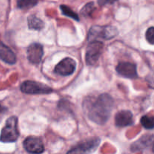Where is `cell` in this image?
<instances>
[{
    "instance_id": "cell-1",
    "label": "cell",
    "mask_w": 154,
    "mask_h": 154,
    "mask_svg": "<svg viewBox=\"0 0 154 154\" xmlns=\"http://www.w3.org/2000/svg\"><path fill=\"white\" fill-rule=\"evenodd\" d=\"M114 105L111 96L102 94L94 99L86 100L84 107L87 108L88 117L92 121L99 125L105 124L109 119Z\"/></svg>"
},
{
    "instance_id": "cell-2",
    "label": "cell",
    "mask_w": 154,
    "mask_h": 154,
    "mask_svg": "<svg viewBox=\"0 0 154 154\" xmlns=\"http://www.w3.org/2000/svg\"><path fill=\"white\" fill-rule=\"evenodd\" d=\"M17 123L18 120L16 117H11L8 119L0 135V141L2 142H14L17 140L20 135Z\"/></svg>"
},
{
    "instance_id": "cell-3",
    "label": "cell",
    "mask_w": 154,
    "mask_h": 154,
    "mask_svg": "<svg viewBox=\"0 0 154 154\" xmlns=\"http://www.w3.org/2000/svg\"><path fill=\"white\" fill-rule=\"evenodd\" d=\"M117 29L114 26H93L89 32L88 38L91 42L96 41L97 38L111 39L117 35Z\"/></svg>"
},
{
    "instance_id": "cell-4",
    "label": "cell",
    "mask_w": 154,
    "mask_h": 154,
    "mask_svg": "<svg viewBox=\"0 0 154 154\" xmlns=\"http://www.w3.org/2000/svg\"><path fill=\"white\" fill-rule=\"evenodd\" d=\"M23 93L26 94H48L53 92V90L48 86L35 81H26L20 86Z\"/></svg>"
},
{
    "instance_id": "cell-5",
    "label": "cell",
    "mask_w": 154,
    "mask_h": 154,
    "mask_svg": "<svg viewBox=\"0 0 154 154\" xmlns=\"http://www.w3.org/2000/svg\"><path fill=\"white\" fill-rule=\"evenodd\" d=\"M103 49V43L99 41H93L89 44L86 53V62L88 65L94 66L99 61Z\"/></svg>"
},
{
    "instance_id": "cell-6",
    "label": "cell",
    "mask_w": 154,
    "mask_h": 154,
    "mask_svg": "<svg viewBox=\"0 0 154 154\" xmlns=\"http://www.w3.org/2000/svg\"><path fill=\"white\" fill-rule=\"evenodd\" d=\"M76 69V62L72 59L67 57L60 61L56 66L54 72L62 76H69L74 73Z\"/></svg>"
},
{
    "instance_id": "cell-7",
    "label": "cell",
    "mask_w": 154,
    "mask_h": 154,
    "mask_svg": "<svg viewBox=\"0 0 154 154\" xmlns=\"http://www.w3.org/2000/svg\"><path fill=\"white\" fill-rule=\"evenodd\" d=\"M43 54V46L40 44H32L27 49V58L33 64H39L42 60Z\"/></svg>"
},
{
    "instance_id": "cell-8",
    "label": "cell",
    "mask_w": 154,
    "mask_h": 154,
    "mask_svg": "<svg viewBox=\"0 0 154 154\" xmlns=\"http://www.w3.org/2000/svg\"><path fill=\"white\" fill-rule=\"evenodd\" d=\"M23 147L27 152L31 153H41L45 147L42 140L35 137H29L24 141Z\"/></svg>"
},
{
    "instance_id": "cell-9",
    "label": "cell",
    "mask_w": 154,
    "mask_h": 154,
    "mask_svg": "<svg viewBox=\"0 0 154 154\" xmlns=\"http://www.w3.org/2000/svg\"><path fill=\"white\" fill-rule=\"evenodd\" d=\"M116 69L120 75L126 78H135L138 77L136 66L133 63H126V62L120 63Z\"/></svg>"
},
{
    "instance_id": "cell-10",
    "label": "cell",
    "mask_w": 154,
    "mask_h": 154,
    "mask_svg": "<svg viewBox=\"0 0 154 154\" xmlns=\"http://www.w3.org/2000/svg\"><path fill=\"white\" fill-rule=\"evenodd\" d=\"M100 140L99 138H94V139L89 140L87 141H84V142L81 143L77 147H74L71 150H69L68 153H88V152H91L96 149L98 145L99 144Z\"/></svg>"
},
{
    "instance_id": "cell-11",
    "label": "cell",
    "mask_w": 154,
    "mask_h": 154,
    "mask_svg": "<svg viewBox=\"0 0 154 154\" xmlns=\"http://www.w3.org/2000/svg\"><path fill=\"white\" fill-rule=\"evenodd\" d=\"M133 123V115L129 111H119L115 115V124L119 127L130 126Z\"/></svg>"
},
{
    "instance_id": "cell-12",
    "label": "cell",
    "mask_w": 154,
    "mask_h": 154,
    "mask_svg": "<svg viewBox=\"0 0 154 154\" xmlns=\"http://www.w3.org/2000/svg\"><path fill=\"white\" fill-rule=\"evenodd\" d=\"M0 59L8 64H14L17 61L16 56L13 51L4 43L0 42Z\"/></svg>"
},
{
    "instance_id": "cell-13",
    "label": "cell",
    "mask_w": 154,
    "mask_h": 154,
    "mask_svg": "<svg viewBox=\"0 0 154 154\" xmlns=\"http://www.w3.org/2000/svg\"><path fill=\"white\" fill-rule=\"evenodd\" d=\"M45 26L43 21L38 18L37 17L32 15L28 17V26L30 29L40 30Z\"/></svg>"
},
{
    "instance_id": "cell-14",
    "label": "cell",
    "mask_w": 154,
    "mask_h": 154,
    "mask_svg": "<svg viewBox=\"0 0 154 154\" xmlns=\"http://www.w3.org/2000/svg\"><path fill=\"white\" fill-rule=\"evenodd\" d=\"M141 123L145 129H154V116L144 115L141 117Z\"/></svg>"
},
{
    "instance_id": "cell-15",
    "label": "cell",
    "mask_w": 154,
    "mask_h": 154,
    "mask_svg": "<svg viewBox=\"0 0 154 154\" xmlns=\"http://www.w3.org/2000/svg\"><path fill=\"white\" fill-rule=\"evenodd\" d=\"M38 0H17V7L20 9H28L37 5Z\"/></svg>"
},
{
    "instance_id": "cell-16",
    "label": "cell",
    "mask_w": 154,
    "mask_h": 154,
    "mask_svg": "<svg viewBox=\"0 0 154 154\" xmlns=\"http://www.w3.org/2000/svg\"><path fill=\"white\" fill-rule=\"evenodd\" d=\"M60 8H61L62 12H63V14H65L66 16L69 17L73 18L75 20H79V17H78V14H77L75 12H74L70 8H69L66 5H61L60 6Z\"/></svg>"
},
{
    "instance_id": "cell-17",
    "label": "cell",
    "mask_w": 154,
    "mask_h": 154,
    "mask_svg": "<svg viewBox=\"0 0 154 154\" xmlns=\"http://www.w3.org/2000/svg\"><path fill=\"white\" fill-rule=\"evenodd\" d=\"M95 8H95L94 3H87V4L82 8L81 13V14L84 15V17H89L92 14V13H93V11H94Z\"/></svg>"
},
{
    "instance_id": "cell-18",
    "label": "cell",
    "mask_w": 154,
    "mask_h": 154,
    "mask_svg": "<svg viewBox=\"0 0 154 154\" xmlns=\"http://www.w3.org/2000/svg\"><path fill=\"white\" fill-rule=\"evenodd\" d=\"M146 39L151 45H154V27H150L146 32Z\"/></svg>"
},
{
    "instance_id": "cell-19",
    "label": "cell",
    "mask_w": 154,
    "mask_h": 154,
    "mask_svg": "<svg viewBox=\"0 0 154 154\" xmlns=\"http://www.w3.org/2000/svg\"><path fill=\"white\" fill-rule=\"evenodd\" d=\"M116 0H98V3L99 5H105L106 4H111L114 3Z\"/></svg>"
},
{
    "instance_id": "cell-20",
    "label": "cell",
    "mask_w": 154,
    "mask_h": 154,
    "mask_svg": "<svg viewBox=\"0 0 154 154\" xmlns=\"http://www.w3.org/2000/svg\"><path fill=\"white\" fill-rule=\"evenodd\" d=\"M5 110V108H3V107H2L1 105H0V112H2V111H3Z\"/></svg>"
},
{
    "instance_id": "cell-21",
    "label": "cell",
    "mask_w": 154,
    "mask_h": 154,
    "mask_svg": "<svg viewBox=\"0 0 154 154\" xmlns=\"http://www.w3.org/2000/svg\"><path fill=\"white\" fill-rule=\"evenodd\" d=\"M153 151L154 152V144H153Z\"/></svg>"
}]
</instances>
